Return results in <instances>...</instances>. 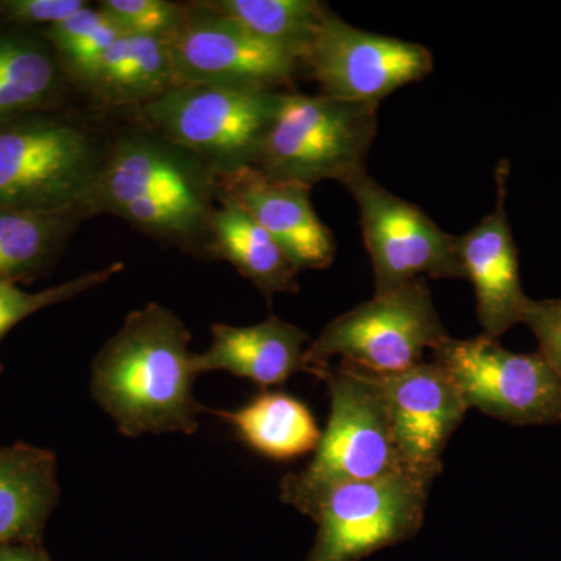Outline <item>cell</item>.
Masks as SVG:
<instances>
[{
	"label": "cell",
	"mask_w": 561,
	"mask_h": 561,
	"mask_svg": "<svg viewBox=\"0 0 561 561\" xmlns=\"http://www.w3.org/2000/svg\"><path fill=\"white\" fill-rule=\"evenodd\" d=\"M191 332L175 313L149 302L125 317L92 364L91 390L122 434H194L208 412L195 400Z\"/></svg>",
	"instance_id": "cell-1"
},
{
	"label": "cell",
	"mask_w": 561,
	"mask_h": 561,
	"mask_svg": "<svg viewBox=\"0 0 561 561\" xmlns=\"http://www.w3.org/2000/svg\"><path fill=\"white\" fill-rule=\"evenodd\" d=\"M216 176L201 158L158 133H135L105 153L88 217L111 214L175 243L208 241Z\"/></svg>",
	"instance_id": "cell-2"
},
{
	"label": "cell",
	"mask_w": 561,
	"mask_h": 561,
	"mask_svg": "<svg viewBox=\"0 0 561 561\" xmlns=\"http://www.w3.org/2000/svg\"><path fill=\"white\" fill-rule=\"evenodd\" d=\"M311 375L330 391V420L311 463L280 482V500L306 516L339 486L404 471L378 375L343 360Z\"/></svg>",
	"instance_id": "cell-3"
},
{
	"label": "cell",
	"mask_w": 561,
	"mask_h": 561,
	"mask_svg": "<svg viewBox=\"0 0 561 561\" xmlns=\"http://www.w3.org/2000/svg\"><path fill=\"white\" fill-rule=\"evenodd\" d=\"M105 160L79 124L44 111L0 125V206L83 213Z\"/></svg>",
	"instance_id": "cell-4"
},
{
	"label": "cell",
	"mask_w": 561,
	"mask_h": 561,
	"mask_svg": "<svg viewBox=\"0 0 561 561\" xmlns=\"http://www.w3.org/2000/svg\"><path fill=\"white\" fill-rule=\"evenodd\" d=\"M378 133V108L328 95L283 92L254 168L271 179L343 186L367 173Z\"/></svg>",
	"instance_id": "cell-5"
},
{
	"label": "cell",
	"mask_w": 561,
	"mask_h": 561,
	"mask_svg": "<svg viewBox=\"0 0 561 561\" xmlns=\"http://www.w3.org/2000/svg\"><path fill=\"white\" fill-rule=\"evenodd\" d=\"M283 92L267 88L183 84L144 103L153 130L227 173L256 164Z\"/></svg>",
	"instance_id": "cell-6"
},
{
	"label": "cell",
	"mask_w": 561,
	"mask_h": 561,
	"mask_svg": "<svg viewBox=\"0 0 561 561\" xmlns=\"http://www.w3.org/2000/svg\"><path fill=\"white\" fill-rule=\"evenodd\" d=\"M449 337L430 284L413 279L328 323L306 348L302 364L311 373L341 357L376 375H393L421 364L427 350L432 353Z\"/></svg>",
	"instance_id": "cell-7"
},
{
	"label": "cell",
	"mask_w": 561,
	"mask_h": 561,
	"mask_svg": "<svg viewBox=\"0 0 561 561\" xmlns=\"http://www.w3.org/2000/svg\"><path fill=\"white\" fill-rule=\"evenodd\" d=\"M468 409L513 426L561 424V378L538 354L505 350L482 334L453 339L432 351Z\"/></svg>",
	"instance_id": "cell-8"
},
{
	"label": "cell",
	"mask_w": 561,
	"mask_h": 561,
	"mask_svg": "<svg viewBox=\"0 0 561 561\" xmlns=\"http://www.w3.org/2000/svg\"><path fill=\"white\" fill-rule=\"evenodd\" d=\"M431 485L398 471L330 491L309 515L319 530L306 561H360L412 540L423 527Z\"/></svg>",
	"instance_id": "cell-9"
},
{
	"label": "cell",
	"mask_w": 561,
	"mask_h": 561,
	"mask_svg": "<svg viewBox=\"0 0 561 561\" xmlns=\"http://www.w3.org/2000/svg\"><path fill=\"white\" fill-rule=\"evenodd\" d=\"M345 187L359 208L375 295L387 294L413 279H465L457 236L443 231L419 206L391 194L368 173Z\"/></svg>",
	"instance_id": "cell-10"
},
{
	"label": "cell",
	"mask_w": 561,
	"mask_h": 561,
	"mask_svg": "<svg viewBox=\"0 0 561 561\" xmlns=\"http://www.w3.org/2000/svg\"><path fill=\"white\" fill-rule=\"evenodd\" d=\"M320 94L378 108L383 99L430 76L427 47L353 27L330 10L302 58Z\"/></svg>",
	"instance_id": "cell-11"
},
{
	"label": "cell",
	"mask_w": 561,
	"mask_h": 561,
	"mask_svg": "<svg viewBox=\"0 0 561 561\" xmlns=\"http://www.w3.org/2000/svg\"><path fill=\"white\" fill-rule=\"evenodd\" d=\"M168 46L176 87L276 90L289 83L301 65L289 51L256 38L198 2L187 5L186 20Z\"/></svg>",
	"instance_id": "cell-12"
},
{
	"label": "cell",
	"mask_w": 561,
	"mask_h": 561,
	"mask_svg": "<svg viewBox=\"0 0 561 561\" xmlns=\"http://www.w3.org/2000/svg\"><path fill=\"white\" fill-rule=\"evenodd\" d=\"M378 379L402 468L434 482L442 474L446 445L467 415V402L434 360Z\"/></svg>",
	"instance_id": "cell-13"
},
{
	"label": "cell",
	"mask_w": 561,
	"mask_h": 561,
	"mask_svg": "<svg viewBox=\"0 0 561 561\" xmlns=\"http://www.w3.org/2000/svg\"><path fill=\"white\" fill-rule=\"evenodd\" d=\"M216 201L245 210L279 243L298 272L323 271L334 261L337 245L313 209L311 186L271 179L247 165L217 173Z\"/></svg>",
	"instance_id": "cell-14"
},
{
	"label": "cell",
	"mask_w": 561,
	"mask_h": 561,
	"mask_svg": "<svg viewBox=\"0 0 561 561\" xmlns=\"http://www.w3.org/2000/svg\"><path fill=\"white\" fill-rule=\"evenodd\" d=\"M502 162L496 172V205L467 234L457 236L456 247L465 279L476 295V311L483 334L500 339L522 323L529 297L519 278L518 250L513 241L505 210L507 168Z\"/></svg>",
	"instance_id": "cell-15"
},
{
	"label": "cell",
	"mask_w": 561,
	"mask_h": 561,
	"mask_svg": "<svg viewBox=\"0 0 561 561\" xmlns=\"http://www.w3.org/2000/svg\"><path fill=\"white\" fill-rule=\"evenodd\" d=\"M209 348L192 357L195 373L228 371L257 386H279L302 364L308 332L289 321L272 316L251 327L216 323L210 328Z\"/></svg>",
	"instance_id": "cell-16"
},
{
	"label": "cell",
	"mask_w": 561,
	"mask_h": 561,
	"mask_svg": "<svg viewBox=\"0 0 561 561\" xmlns=\"http://www.w3.org/2000/svg\"><path fill=\"white\" fill-rule=\"evenodd\" d=\"M58 500L54 453L27 443L0 446V545L38 542Z\"/></svg>",
	"instance_id": "cell-17"
},
{
	"label": "cell",
	"mask_w": 561,
	"mask_h": 561,
	"mask_svg": "<svg viewBox=\"0 0 561 561\" xmlns=\"http://www.w3.org/2000/svg\"><path fill=\"white\" fill-rule=\"evenodd\" d=\"M65 66L39 32L0 27V125L51 111L66 87Z\"/></svg>",
	"instance_id": "cell-18"
},
{
	"label": "cell",
	"mask_w": 561,
	"mask_h": 561,
	"mask_svg": "<svg viewBox=\"0 0 561 561\" xmlns=\"http://www.w3.org/2000/svg\"><path fill=\"white\" fill-rule=\"evenodd\" d=\"M208 249L216 260L230 262L271 302L278 294H297L298 271L286 251L245 210L219 203L208 228Z\"/></svg>",
	"instance_id": "cell-19"
},
{
	"label": "cell",
	"mask_w": 561,
	"mask_h": 561,
	"mask_svg": "<svg viewBox=\"0 0 561 561\" xmlns=\"http://www.w3.org/2000/svg\"><path fill=\"white\" fill-rule=\"evenodd\" d=\"M261 456L294 460L313 453L321 431L308 405L283 391H265L241 409L216 412Z\"/></svg>",
	"instance_id": "cell-20"
},
{
	"label": "cell",
	"mask_w": 561,
	"mask_h": 561,
	"mask_svg": "<svg viewBox=\"0 0 561 561\" xmlns=\"http://www.w3.org/2000/svg\"><path fill=\"white\" fill-rule=\"evenodd\" d=\"M81 84L110 105L153 101L176 87L168 41L122 35Z\"/></svg>",
	"instance_id": "cell-21"
},
{
	"label": "cell",
	"mask_w": 561,
	"mask_h": 561,
	"mask_svg": "<svg viewBox=\"0 0 561 561\" xmlns=\"http://www.w3.org/2000/svg\"><path fill=\"white\" fill-rule=\"evenodd\" d=\"M83 213L0 206V280H28L44 275L60 256Z\"/></svg>",
	"instance_id": "cell-22"
},
{
	"label": "cell",
	"mask_w": 561,
	"mask_h": 561,
	"mask_svg": "<svg viewBox=\"0 0 561 561\" xmlns=\"http://www.w3.org/2000/svg\"><path fill=\"white\" fill-rule=\"evenodd\" d=\"M251 35L302 62L330 7L319 0H206L198 2Z\"/></svg>",
	"instance_id": "cell-23"
},
{
	"label": "cell",
	"mask_w": 561,
	"mask_h": 561,
	"mask_svg": "<svg viewBox=\"0 0 561 561\" xmlns=\"http://www.w3.org/2000/svg\"><path fill=\"white\" fill-rule=\"evenodd\" d=\"M39 33L57 51L68 76L80 83L90 79L103 55L122 36L101 10L91 7H84L58 24L41 28Z\"/></svg>",
	"instance_id": "cell-24"
},
{
	"label": "cell",
	"mask_w": 561,
	"mask_h": 561,
	"mask_svg": "<svg viewBox=\"0 0 561 561\" xmlns=\"http://www.w3.org/2000/svg\"><path fill=\"white\" fill-rule=\"evenodd\" d=\"M124 271L122 262H114L102 271L88 272L58 286L38 291H25L13 280H0V341L21 321L43 309L72 300L94 289Z\"/></svg>",
	"instance_id": "cell-25"
},
{
	"label": "cell",
	"mask_w": 561,
	"mask_h": 561,
	"mask_svg": "<svg viewBox=\"0 0 561 561\" xmlns=\"http://www.w3.org/2000/svg\"><path fill=\"white\" fill-rule=\"evenodd\" d=\"M99 10L122 35L171 41L184 24L187 5L168 0H102Z\"/></svg>",
	"instance_id": "cell-26"
},
{
	"label": "cell",
	"mask_w": 561,
	"mask_h": 561,
	"mask_svg": "<svg viewBox=\"0 0 561 561\" xmlns=\"http://www.w3.org/2000/svg\"><path fill=\"white\" fill-rule=\"evenodd\" d=\"M522 323L534 332L540 356L561 378V298L527 301Z\"/></svg>",
	"instance_id": "cell-27"
},
{
	"label": "cell",
	"mask_w": 561,
	"mask_h": 561,
	"mask_svg": "<svg viewBox=\"0 0 561 561\" xmlns=\"http://www.w3.org/2000/svg\"><path fill=\"white\" fill-rule=\"evenodd\" d=\"M88 7L83 0H0V21L16 27L44 28L68 20Z\"/></svg>",
	"instance_id": "cell-28"
},
{
	"label": "cell",
	"mask_w": 561,
	"mask_h": 561,
	"mask_svg": "<svg viewBox=\"0 0 561 561\" xmlns=\"http://www.w3.org/2000/svg\"><path fill=\"white\" fill-rule=\"evenodd\" d=\"M0 561H49L38 542L0 545Z\"/></svg>",
	"instance_id": "cell-29"
},
{
	"label": "cell",
	"mask_w": 561,
	"mask_h": 561,
	"mask_svg": "<svg viewBox=\"0 0 561 561\" xmlns=\"http://www.w3.org/2000/svg\"><path fill=\"white\" fill-rule=\"evenodd\" d=\"M3 368H2V364H0V373H2Z\"/></svg>",
	"instance_id": "cell-30"
}]
</instances>
